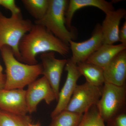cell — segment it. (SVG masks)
Returning <instances> with one entry per match:
<instances>
[{
    "label": "cell",
    "instance_id": "obj_1",
    "mask_svg": "<svg viewBox=\"0 0 126 126\" xmlns=\"http://www.w3.org/2000/svg\"><path fill=\"white\" fill-rule=\"evenodd\" d=\"M70 49L69 45L56 38L43 26L36 24L23 36L19 45L21 62L29 65L38 64L36 56L40 53L56 52L65 56L69 53Z\"/></svg>",
    "mask_w": 126,
    "mask_h": 126
},
{
    "label": "cell",
    "instance_id": "obj_2",
    "mask_svg": "<svg viewBox=\"0 0 126 126\" xmlns=\"http://www.w3.org/2000/svg\"><path fill=\"white\" fill-rule=\"evenodd\" d=\"M0 50L6 67L4 89H23L42 74L41 64L29 65L21 63L15 57L11 48L7 46H2Z\"/></svg>",
    "mask_w": 126,
    "mask_h": 126
},
{
    "label": "cell",
    "instance_id": "obj_3",
    "mask_svg": "<svg viewBox=\"0 0 126 126\" xmlns=\"http://www.w3.org/2000/svg\"><path fill=\"white\" fill-rule=\"evenodd\" d=\"M33 25L30 20L23 19L21 14L8 18L0 12V48L5 46L10 47L16 58L21 62L19 43Z\"/></svg>",
    "mask_w": 126,
    "mask_h": 126
},
{
    "label": "cell",
    "instance_id": "obj_4",
    "mask_svg": "<svg viewBox=\"0 0 126 126\" xmlns=\"http://www.w3.org/2000/svg\"><path fill=\"white\" fill-rule=\"evenodd\" d=\"M68 2L67 0H49L46 14L42 19L35 21V24L43 26L56 38L69 45L75 36L74 32L69 30L65 25V14Z\"/></svg>",
    "mask_w": 126,
    "mask_h": 126
},
{
    "label": "cell",
    "instance_id": "obj_5",
    "mask_svg": "<svg viewBox=\"0 0 126 126\" xmlns=\"http://www.w3.org/2000/svg\"><path fill=\"white\" fill-rule=\"evenodd\" d=\"M101 98L96 106L104 122L126 110V86L105 82Z\"/></svg>",
    "mask_w": 126,
    "mask_h": 126
},
{
    "label": "cell",
    "instance_id": "obj_6",
    "mask_svg": "<svg viewBox=\"0 0 126 126\" xmlns=\"http://www.w3.org/2000/svg\"><path fill=\"white\" fill-rule=\"evenodd\" d=\"M102 89L86 82L77 85L66 111L83 114L93 106L96 104L101 98Z\"/></svg>",
    "mask_w": 126,
    "mask_h": 126
},
{
    "label": "cell",
    "instance_id": "obj_7",
    "mask_svg": "<svg viewBox=\"0 0 126 126\" xmlns=\"http://www.w3.org/2000/svg\"><path fill=\"white\" fill-rule=\"evenodd\" d=\"M26 97L30 113L36 111L38 104L42 100H44L47 104H50L56 100L53 90L44 76L28 85Z\"/></svg>",
    "mask_w": 126,
    "mask_h": 126
},
{
    "label": "cell",
    "instance_id": "obj_8",
    "mask_svg": "<svg viewBox=\"0 0 126 126\" xmlns=\"http://www.w3.org/2000/svg\"><path fill=\"white\" fill-rule=\"evenodd\" d=\"M103 44L101 25L94 27L92 36L87 40L79 43L70 41L69 43L72 56L70 60L74 63L86 62L93 54Z\"/></svg>",
    "mask_w": 126,
    "mask_h": 126
},
{
    "label": "cell",
    "instance_id": "obj_9",
    "mask_svg": "<svg viewBox=\"0 0 126 126\" xmlns=\"http://www.w3.org/2000/svg\"><path fill=\"white\" fill-rule=\"evenodd\" d=\"M55 54L53 52L43 53L41 54L40 58L43 68L42 74L49 83L58 101L61 75L67 60L56 59Z\"/></svg>",
    "mask_w": 126,
    "mask_h": 126
},
{
    "label": "cell",
    "instance_id": "obj_10",
    "mask_svg": "<svg viewBox=\"0 0 126 126\" xmlns=\"http://www.w3.org/2000/svg\"><path fill=\"white\" fill-rule=\"evenodd\" d=\"M65 70L67 72V79L61 91L59 93L58 104L51 113L52 118L64 111L69 102L75 88L78 79L81 75L77 64L70 60H67L65 66Z\"/></svg>",
    "mask_w": 126,
    "mask_h": 126
},
{
    "label": "cell",
    "instance_id": "obj_11",
    "mask_svg": "<svg viewBox=\"0 0 126 126\" xmlns=\"http://www.w3.org/2000/svg\"><path fill=\"white\" fill-rule=\"evenodd\" d=\"M26 90L23 89L0 90V109L16 115H26L29 112Z\"/></svg>",
    "mask_w": 126,
    "mask_h": 126
},
{
    "label": "cell",
    "instance_id": "obj_12",
    "mask_svg": "<svg viewBox=\"0 0 126 126\" xmlns=\"http://www.w3.org/2000/svg\"><path fill=\"white\" fill-rule=\"evenodd\" d=\"M103 70L106 82L119 86L126 85V49L118 54Z\"/></svg>",
    "mask_w": 126,
    "mask_h": 126
},
{
    "label": "cell",
    "instance_id": "obj_13",
    "mask_svg": "<svg viewBox=\"0 0 126 126\" xmlns=\"http://www.w3.org/2000/svg\"><path fill=\"white\" fill-rule=\"evenodd\" d=\"M126 14V10L123 8L106 14V17L101 25L103 44L113 45L119 41V24Z\"/></svg>",
    "mask_w": 126,
    "mask_h": 126
},
{
    "label": "cell",
    "instance_id": "obj_14",
    "mask_svg": "<svg viewBox=\"0 0 126 126\" xmlns=\"http://www.w3.org/2000/svg\"><path fill=\"white\" fill-rule=\"evenodd\" d=\"M87 6L97 7L106 14L115 10L111 2L104 0H70L65 14V25L68 29L71 28L72 18L75 12Z\"/></svg>",
    "mask_w": 126,
    "mask_h": 126
},
{
    "label": "cell",
    "instance_id": "obj_15",
    "mask_svg": "<svg viewBox=\"0 0 126 126\" xmlns=\"http://www.w3.org/2000/svg\"><path fill=\"white\" fill-rule=\"evenodd\" d=\"M125 49L126 46L122 44L117 45L103 44L86 62L103 69L118 54Z\"/></svg>",
    "mask_w": 126,
    "mask_h": 126
},
{
    "label": "cell",
    "instance_id": "obj_16",
    "mask_svg": "<svg viewBox=\"0 0 126 126\" xmlns=\"http://www.w3.org/2000/svg\"><path fill=\"white\" fill-rule=\"evenodd\" d=\"M77 65L81 75L86 79V82L97 87L103 86L105 83L103 69L86 62L79 63Z\"/></svg>",
    "mask_w": 126,
    "mask_h": 126
},
{
    "label": "cell",
    "instance_id": "obj_17",
    "mask_svg": "<svg viewBox=\"0 0 126 126\" xmlns=\"http://www.w3.org/2000/svg\"><path fill=\"white\" fill-rule=\"evenodd\" d=\"M21 2L35 20H39L44 17L49 4V0H22Z\"/></svg>",
    "mask_w": 126,
    "mask_h": 126
},
{
    "label": "cell",
    "instance_id": "obj_18",
    "mask_svg": "<svg viewBox=\"0 0 126 126\" xmlns=\"http://www.w3.org/2000/svg\"><path fill=\"white\" fill-rule=\"evenodd\" d=\"M83 114L64 110L52 118L49 126H78Z\"/></svg>",
    "mask_w": 126,
    "mask_h": 126
},
{
    "label": "cell",
    "instance_id": "obj_19",
    "mask_svg": "<svg viewBox=\"0 0 126 126\" xmlns=\"http://www.w3.org/2000/svg\"><path fill=\"white\" fill-rule=\"evenodd\" d=\"M32 121L29 116L16 115L0 109V126H28Z\"/></svg>",
    "mask_w": 126,
    "mask_h": 126
},
{
    "label": "cell",
    "instance_id": "obj_20",
    "mask_svg": "<svg viewBox=\"0 0 126 126\" xmlns=\"http://www.w3.org/2000/svg\"><path fill=\"white\" fill-rule=\"evenodd\" d=\"M104 122L95 105L83 113L78 126H106Z\"/></svg>",
    "mask_w": 126,
    "mask_h": 126
},
{
    "label": "cell",
    "instance_id": "obj_21",
    "mask_svg": "<svg viewBox=\"0 0 126 126\" xmlns=\"http://www.w3.org/2000/svg\"><path fill=\"white\" fill-rule=\"evenodd\" d=\"M126 110L106 122V126H126Z\"/></svg>",
    "mask_w": 126,
    "mask_h": 126
},
{
    "label": "cell",
    "instance_id": "obj_22",
    "mask_svg": "<svg viewBox=\"0 0 126 126\" xmlns=\"http://www.w3.org/2000/svg\"><path fill=\"white\" fill-rule=\"evenodd\" d=\"M0 5L11 12L12 15L21 14L19 7L16 4L14 0H0Z\"/></svg>",
    "mask_w": 126,
    "mask_h": 126
},
{
    "label": "cell",
    "instance_id": "obj_23",
    "mask_svg": "<svg viewBox=\"0 0 126 126\" xmlns=\"http://www.w3.org/2000/svg\"><path fill=\"white\" fill-rule=\"evenodd\" d=\"M119 41L126 46V21L124 22L122 26L119 30Z\"/></svg>",
    "mask_w": 126,
    "mask_h": 126
},
{
    "label": "cell",
    "instance_id": "obj_24",
    "mask_svg": "<svg viewBox=\"0 0 126 126\" xmlns=\"http://www.w3.org/2000/svg\"><path fill=\"white\" fill-rule=\"evenodd\" d=\"M0 80L4 84L5 81V75L2 73V68L1 65L0 64Z\"/></svg>",
    "mask_w": 126,
    "mask_h": 126
},
{
    "label": "cell",
    "instance_id": "obj_25",
    "mask_svg": "<svg viewBox=\"0 0 126 126\" xmlns=\"http://www.w3.org/2000/svg\"><path fill=\"white\" fill-rule=\"evenodd\" d=\"M4 84L0 80V90L4 89Z\"/></svg>",
    "mask_w": 126,
    "mask_h": 126
},
{
    "label": "cell",
    "instance_id": "obj_26",
    "mask_svg": "<svg viewBox=\"0 0 126 126\" xmlns=\"http://www.w3.org/2000/svg\"><path fill=\"white\" fill-rule=\"evenodd\" d=\"M40 126L39 124H33L32 123V124H30L29 126Z\"/></svg>",
    "mask_w": 126,
    "mask_h": 126
}]
</instances>
